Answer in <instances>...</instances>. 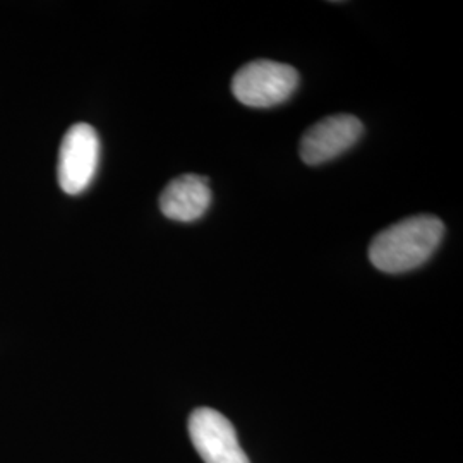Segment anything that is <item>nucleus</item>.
I'll return each mask as SVG.
<instances>
[{
	"instance_id": "5",
	"label": "nucleus",
	"mask_w": 463,
	"mask_h": 463,
	"mask_svg": "<svg viewBox=\"0 0 463 463\" xmlns=\"http://www.w3.org/2000/svg\"><path fill=\"white\" fill-rule=\"evenodd\" d=\"M364 126L355 116L336 114L311 126L300 139L298 153L304 164L321 165L352 148L363 136Z\"/></svg>"
},
{
	"instance_id": "6",
	"label": "nucleus",
	"mask_w": 463,
	"mask_h": 463,
	"mask_svg": "<svg viewBox=\"0 0 463 463\" xmlns=\"http://www.w3.org/2000/svg\"><path fill=\"white\" fill-rule=\"evenodd\" d=\"M212 189L206 177L185 174L166 184L160 196L162 213L175 222H194L208 212Z\"/></svg>"
},
{
	"instance_id": "3",
	"label": "nucleus",
	"mask_w": 463,
	"mask_h": 463,
	"mask_svg": "<svg viewBox=\"0 0 463 463\" xmlns=\"http://www.w3.org/2000/svg\"><path fill=\"white\" fill-rule=\"evenodd\" d=\"M99 162V139L90 124H74L69 128L57 164V179L61 189L71 194H81L93 181Z\"/></svg>"
},
{
	"instance_id": "1",
	"label": "nucleus",
	"mask_w": 463,
	"mask_h": 463,
	"mask_svg": "<svg viewBox=\"0 0 463 463\" xmlns=\"http://www.w3.org/2000/svg\"><path fill=\"white\" fill-rule=\"evenodd\" d=\"M445 225L438 216L417 215L380 232L369 246V261L383 273H405L424 265L441 244Z\"/></svg>"
},
{
	"instance_id": "2",
	"label": "nucleus",
	"mask_w": 463,
	"mask_h": 463,
	"mask_svg": "<svg viewBox=\"0 0 463 463\" xmlns=\"http://www.w3.org/2000/svg\"><path fill=\"white\" fill-rule=\"evenodd\" d=\"M298 86L296 67L260 59L235 72L232 80V93L246 107L268 109L290 99Z\"/></svg>"
},
{
	"instance_id": "4",
	"label": "nucleus",
	"mask_w": 463,
	"mask_h": 463,
	"mask_svg": "<svg viewBox=\"0 0 463 463\" xmlns=\"http://www.w3.org/2000/svg\"><path fill=\"white\" fill-rule=\"evenodd\" d=\"M189 436L204 463H250L225 415L196 409L189 417Z\"/></svg>"
}]
</instances>
